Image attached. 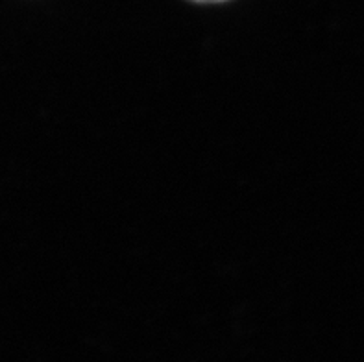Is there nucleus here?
I'll use <instances>...</instances> for the list:
<instances>
[{
  "label": "nucleus",
  "mask_w": 364,
  "mask_h": 362,
  "mask_svg": "<svg viewBox=\"0 0 364 362\" xmlns=\"http://www.w3.org/2000/svg\"><path fill=\"white\" fill-rule=\"evenodd\" d=\"M196 4H220V2H228V0H191Z\"/></svg>",
  "instance_id": "1"
}]
</instances>
